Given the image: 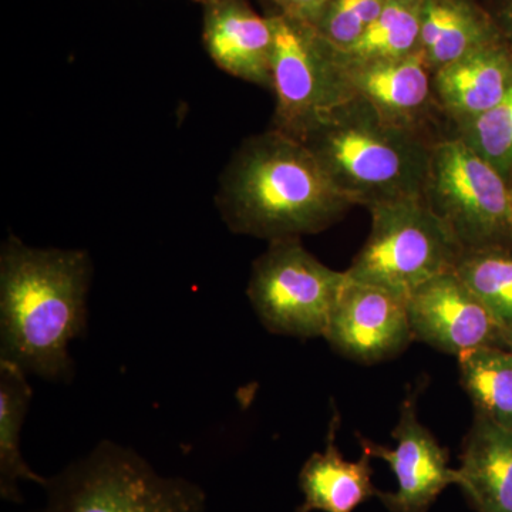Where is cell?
<instances>
[{"label":"cell","mask_w":512,"mask_h":512,"mask_svg":"<svg viewBox=\"0 0 512 512\" xmlns=\"http://www.w3.org/2000/svg\"><path fill=\"white\" fill-rule=\"evenodd\" d=\"M387 0H330L313 28L340 50L350 49L370 28Z\"/></svg>","instance_id":"603a6c76"},{"label":"cell","mask_w":512,"mask_h":512,"mask_svg":"<svg viewBox=\"0 0 512 512\" xmlns=\"http://www.w3.org/2000/svg\"><path fill=\"white\" fill-rule=\"evenodd\" d=\"M323 338L355 362L373 365L392 359L414 340L407 299L348 276Z\"/></svg>","instance_id":"30bf717a"},{"label":"cell","mask_w":512,"mask_h":512,"mask_svg":"<svg viewBox=\"0 0 512 512\" xmlns=\"http://www.w3.org/2000/svg\"><path fill=\"white\" fill-rule=\"evenodd\" d=\"M491 15L505 45L512 50V0H500Z\"/></svg>","instance_id":"d4e9b609"},{"label":"cell","mask_w":512,"mask_h":512,"mask_svg":"<svg viewBox=\"0 0 512 512\" xmlns=\"http://www.w3.org/2000/svg\"><path fill=\"white\" fill-rule=\"evenodd\" d=\"M90 256L9 237L0 251V360L49 380L72 375L69 345L87 328Z\"/></svg>","instance_id":"6da1fadb"},{"label":"cell","mask_w":512,"mask_h":512,"mask_svg":"<svg viewBox=\"0 0 512 512\" xmlns=\"http://www.w3.org/2000/svg\"><path fill=\"white\" fill-rule=\"evenodd\" d=\"M26 375L15 363L0 360V495L13 504L22 503L19 490L22 481L45 488L49 483L26 464L20 451V434L32 402Z\"/></svg>","instance_id":"ac0fdd59"},{"label":"cell","mask_w":512,"mask_h":512,"mask_svg":"<svg viewBox=\"0 0 512 512\" xmlns=\"http://www.w3.org/2000/svg\"><path fill=\"white\" fill-rule=\"evenodd\" d=\"M504 348L512 353V328L504 330Z\"/></svg>","instance_id":"484cf974"},{"label":"cell","mask_w":512,"mask_h":512,"mask_svg":"<svg viewBox=\"0 0 512 512\" xmlns=\"http://www.w3.org/2000/svg\"><path fill=\"white\" fill-rule=\"evenodd\" d=\"M274 28L272 127L302 138L332 111L355 99L339 50L311 23L282 13L269 16Z\"/></svg>","instance_id":"52a82bcc"},{"label":"cell","mask_w":512,"mask_h":512,"mask_svg":"<svg viewBox=\"0 0 512 512\" xmlns=\"http://www.w3.org/2000/svg\"><path fill=\"white\" fill-rule=\"evenodd\" d=\"M346 279V272L315 258L301 238L278 239L255 259L247 293L269 332L319 338L325 335Z\"/></svg>","instance_id":"ba28073f"},{"label":"cell","mask_w":512,"mask_h":512,"mask_svg":"<svg viewBox=\"0 0 512 512\" xmlns=\"http://www.w3.org/2000/svg\"><path fill=\"white\" fill-rule=\"evenodd\" d=\"M204 46L212 62L229 76L272 87L274 28L245 0H215L205 5Z\"/></svg>","instance_id":"7c38bea8"},{"label":"cell","mask_w":512,"mask_h":512,"mask_svg":"<svg viewBox=\"0 0 512 512\" xmlns=\"http://www.w3.org/2000/svg\"><path fill=\"white\" fill-rule=\"evenodd\" d=\"M423 198L464 252L512 248L507 177L456 134L433 141Z\"/></svg>","instance_id":"8992f818"},{"label":"cell","mask_w":512,"mask_h":512,"mask_svg":"<svg viewBox=\"0 0 512 512\" xmlns=\"http://www.w3.org/2000/svg\"><path fill=\"white\" fill-rule=\"evenodd\" d=\"M397 446L384 447L359 437L363 453L386 461L397 480L394 493L377 495L390 512H427L450 485L458 484L457 468L448 466V454L419 420L413 399L404 400L392 433Z\"/></svg>","instance_id":"8fae6325"},{"label":"cell","mask_w":512,"mask_h":512,"mask_svg":"<svg viewBox=\"0 0 512 512\" xmlns=\"http://www.w3.org/2000/svg\"><path fill=\"white\" fill-rule=\"evenodd\" d=\"M498 40L493 15L474 0H424L419 52L431 72Z\"/></svg>","instance_id":"e0dca14e"},{"label":"cell","mask_w":512,"mask_h":512,"mask_svg":"<svg viewBox=\"0 0 512 512\" xmlns=\"http://www.w3.org/2000/svg\"><path fill=\"white\" fill-rule=\"evenodd\" d=\"M43 512H205L207 497L187 478L164 477L131 448L101 441L50 478Z\"/></svg>","instance_id":"277c9868"},{"label":"cell","mask_w":512,"mask_h":512,"mask_svg":"<svg viewBox=\"0 0 512 512\" xmlns=\"http://www.w3.org/2000/svg\"><path fill=\"white\" fill-rule=\"evenodd\" d=\"M454 271L504 329L512 328V248L463 252Z\"/></svg>","instance_id":"44dd1931"},{"label":"cell","mask_w":512,"mask_h":512,"mask_svg":"<svg viewBox=\"0 0 512 512\" xmlns=\"http://www.w3.org/2000/svg\"><path fill=\"white\" fill-rule=\"evenodd\" d=\"M279 9L278 13L303 20L313 25L330 0H269Z\"/></svg>","instance_id":"cb8c5ba5"},{"label":"cell","mask_w":512,"mask_h":512,"mask_svg":"<svg viewBox=\"0 0 512 512\" xmlns=\"http://www.w3.org/2000/svg\"><path fill=\"white\" fill-rule=\"evenodd\" d=\"M433 90L456 128L478 119L512 90V50L498 40L468 53L433 73Z\"/></svg>","instance_id":"5bb4252c"},{"label":"cell","mask_w":512,"mask_h":512,"mask_svg":"<svg viewBox=\"0 0 512 512\" xmlns=\"http://www.w3.org/2000/svg\"><path fill=\"white\" fill-rule=\"evenodd\" d=\"M369 237L346 272L353 281L407 296L454 271L463 248L421 197L369 208Z\"/></svg>","instance_id":"5b68a950"},{"label":"cell","mask_w":512,"mask_h":512,"mask_svg":"<svg viewBox=\"0 0 512 512\" xmlns=\"http://www.w3.org/2000/svg\"><path fill=\"white\" fill-rule=\"evenodd\" d=\"M505 177H507L508 185H510V191L512 195V170L510 171V173L505 175Z\"/></svg>","instance_id":"4316f807"},{"label":"cell","mask_w":512,"mask_h":512,"mask_svg":"<svg viewBox=\"0 0 512 512\" xmlns=\"http://www.w3.org/2000/svg\"><path fill=\"white\" fill-rule=\"evenodd\" d=\"M299 140L353 205L372 208L423 195L433 141L420 131L386 123L359 97Z\"/></svg>","instance_id":"3957f363"},{"label":"cell","mask_w":512,"mask_h":512,"mask_svg":"<svg viewBox=\"0 0 512 512\" xmlns=\"http://www.w3.org/2000/svg\"><path fill=\"white\" fill-rule=\"evenodd\" d=\"M339 413L330 421L326 448L313 453L303 464L299 487L305 500L296 512H353L380 490L373 484L372 457L363 453L356 461H349L340 453L338 430Z\"/></svg>","instance_id":"9a60e30c"},{"label":"cell","mask_w":512,"mask_h":512,"mask_svg":"<svg viewBox=\"0 0 512 512\" xmlns=\"http://www.w3.org/2000/svg\"><path fill=\"white\" fill-rule=\"evenodd\" d=\"M457 473L477 512H512V430L476 414Z\"/></svg>","instance_id":"2e32d148"},{"label":"cell","mask_w":512,"mask_h":512,"mask_svg":"<svg viewBox=\"0 0 512 512\" xmlns=\"http://www.w3.org/2000/svg\"><path fill=\"white\" fill-rule=\"evenodd\" d=\"M424 0H387L365 35L339 57L343 64L403 59L419 53Z\"/></svg>","instance_id":"ffe728a7"},{"label":"cell","mask_w":512,"mask_h":512,"mask_svg":"<svg viewBox=\"0 0 512 512\" xmlns=\"http://www.w3.org/2000/svg\"><path fill=\"white\" fill-rule=\"evenodd\" d=\"M461 384L476 414L512 430V353L490 346L457 357Z\"/></svg>","instance_id":"d6986e66"},{"label":"cell","mask_w":512,"mask_h":512,"mask_svg":"<svg viewBox=\"0 0 512 512\" xmlns=\"http://www.w3.org/2000/svg\"><path fill=\"white\" fill-rule=\"evenodd\" d=\"M215 202L234 234L269 242L318 234L353 207L312 151L275 128L239 146Z\"/></svg>","instance_id":"7a4b0ae2"},{"label":"cell","mask_w":512,"mask_h":512,"mask_svg":"<svg viewBox=\"0 0 512 512\" xmlns=\"http://www.w3.org/2000/svg\"><path fill=\"white\" fill-rule=\"evenodd\" d=\"M406 299L414 340L456 357L504 348L503 325L456 271L430 279Z\"/></svg>","instance_id":"9c48e42d"},{"label":"cell","mask_w":512,"mask_h":512,"mask_svg":"<svg viewBox=\"0 0 512 512\" xmlns=\"http://www.w3.org/2000/svg\"><path fill=\"white\" fill-rule=\"evenodd\" d=\"M456 136L500 173L512 170V90L494 109L456 128Z\"/></svg>","instance_id":"7402d4cb"},{"label":"cell","mask_w":512,"mask_h":512,"mask_svg":"<svg viewBox=\"0 0 512 512\" xmlns=\"http://www.w3.org/2000/svg\"><path fill=\"white\" fill-rule=\"evenodd\" d=\"M195 2H201L202 5H210V3L215 2V0H195Z\"/></svg>","instance_id":"83f0119b"},{"label":"cell","mask_w":512,"mask_h":512,"mask_svg":"<svg viewBox=\"0 0 512 512\" xmlns=\"http://www.w3.org/2000/svg\"><path fill=\"white\" fill-rule=\"evenodd\" d=\"M353 93L373 107L386 123L423 133L436 106L433 72L416 55L382 62L343 64Z\"/></svg>","instance_id":"4fadbf2b"}]
</instances>
